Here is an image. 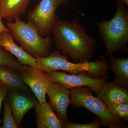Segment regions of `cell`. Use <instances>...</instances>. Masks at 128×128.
<instances>
[{
  "label": "cell",
  "mask_w": 128,
  "mask_h": 128,
  "mask_svg": "<svg viewBox=\"0 0 128 128\" xmlns=\"http://www.w3.org/2000/svg\"><path fill=\"white\" fill-rule=\"evenodd\" d=\"M52 32L56 48L74 62H89L94 56L96 41L76 18L72 21L58 18Z\"/></svg>",
  "instance_id": "6da1fadb"
},
{
  "label": "cell",
  "mask_w": 128,
  "mask_h": 128,
  "mask_svg": "<svg viewBox=\"0 0 128 128\" xmlns=\"http://www.w3.org/2000/svg\"><path fill=\"white\" fill-rule=\"evenodd\" d=\"M96 25L98 33L107 48L106 54L99 58H105L114 53L128 52V11L124 3L117 2L114 16L109 20L97 22Z\"/></svg>",
  "instance_id": "7a4b0ae2"
},
{
  "label": "cell",
  "mask_w": 128,
  "mask_h": 128,
  "mask_svg": "<svg viewBox=\"0 0 128 128\" xmlns=\"http://www.w3.org/2000/svg\"><path fill=\"white\" fill-rule=\"evenodd\" d=\"M69 57L61 54L59 51L51 52L47 57L36 58L37 68L47 73L58 70L67 72L70 74L76 75L86 72L94 78L107 76L108 61L103 58L92 62L73 63L68 60Z\"/></svg>",
  "instance_id": "3957f363"
},
{
  "label": "cell",
  "mask_w": 128,
  "mask_h": 128,
  "mask_svg": "<svg viewBox=\"0 0 128 128\" xmlns=\"http://www.w3.org/2000/svg\"><path fill=\"white\" fill-rule=\"evenodd\" d=\"M14 20V22H8L6 25L13 39L20 47L34 58L48 56L53 43L50 35L41 36L33 24L28 21L26 23L21 20L20 16Z\"/></svg>",
  "instance_id": "277c9868"
},
{
  "label": "cell",
  "mask_w": 128,
  "mask_h": 128,
  "mask_svg": "<svg viewBox=\"0 0 128 128\" xmlns=\"http://www.w3.org/2000/svg\"><path fill=\"white\" fill-rule=\"evenodd\" d=\"M70 92V104L74 108H86L99 119L101 125L109 128H127L123 121L114 116L108 106L87 86L72 88Z\"/></svg>",
  "instance_id": "5b68a950"
},
{
  "label": "cell",
  "mask_w": 128,
  "mask_h": 128,
  "mask_svg": "<svg viewBox=\"0 0 128 128\" xmlns=\"http://www.w3.org/2000/svg\"><path fill=\"white\" fill-rule=\"evenodd\" d=\"M70 4L69 0H41L28 12V21L36 27L41 36H47L50 35L58 18L56 13L57 8Z\"/></svg>",
  "instance_id": "8992f818"
},
{
  "label": "cell",
  "mask_w": 128,
  "mask_h": 128,
  "mask_svg": "<svg viewBox=\"0 0 128 128\" xmlns=\"http://www.w3.org/2000/svg\"><path fill=\"white\" fill-rule=\"evenodd\" d=\"M48 74L51 78L52 82H59L68 89L87 86L96 95L109 77L107 75L100 78H94L91 77L89 73L85 71L76 75L68 74L57 71Z\"/></svg>",
  "instance_id": "52a82bcc"
},
{
  "label": "cell",
  "mask_w": 128,
  "mask_h": 128,
  "mask_svg": "<svg viewBox=\"0 0 128 128\" xmlns=\"http://www.w3.org/2000/svg\"><path fill=\"white\" fill-rule=\"evenodd\" d=\"M20 75L24 82L32 89L40 104L46 102L47 90L52 82L48 73L36 67L27 66L26 70Z\"/></svg>",
  "instance_id": "ba28073f"
},
{
  "label": "cell",
  "mask_w": 128,
  "mask_h": 128,
  "mask_svg": "<svg viewBox=\"0 0 128 128\" xmlns=\"http://www.w3.org/2000/svg\"><path fill=\"white\" fill-rule=\"evenodd\" d=\"M50 104L53 110L57 112V116L64 124L69 122L67 110L70 104V90L58 82H52L47 90Z\"/></svg>",
  "instance_id": "9c48e42d"
},
{
  "label": "cell",
  "mask_w": 128,
  "mask_h": 128,
  "mask_svg": "<svg viewBox=\"0 0 128 128\" xmlns=\"http://www.w3.org/2000/svg\"><path fill=\"white\" fill-rule=\"evenodd\" d=\"M9 92L8 99L13 117L18 128H21V122L24 115L39 102L38 99L26 93L27 91Z\"/></svg>",
  "instance_id": "30bf717a"
},
{
  "label": "cell",
  "mask_w": 128,
  "mask_h": 128,
  "mask_svg": "<svg viewBox=\"0 0 128 128\" xmlns=\"http://www.w3.org/2000/svg\"><path fill=\"white\" fill-rule=\"evenodd\" d=\"M108 106L122 103H128V89L114 82H105L96 94Z\"/></svg>",
  "instance_id": "8fae6325"
},
{
  "label": "cell",
  "mask_w": 128,
  "mask_h": 128,
  "mask_svg": "<svg viewBox=\"0 0 128 128\" xmlns=\"http://www.w3.org/2000/svg\"><path fill=\"white\" fill-rule=\"evenodd\" d=\"M0 47L16 56L20 64L37 68L36 58L17 45L10 32L0 34Z\"/></svg>",
  "instance_id": "7c38bea8"
},
{
  "label": "cell",
  "mask_w": 128,
  "mask_h": 128,
  "mask_svg": "<svg viewBox=\"0 0 128 128\" xmlns=\"http://www.w3.org/2000/svg\"><path fill=\"white\" fill-rule=\"evenodd\" d=\"M34 108L38 128H64V123L54 113L50 103H38Z\"/></svg>",
  "instance_id": "4fadbf2b"
},
{
  "label": "cell",
  "mask_w": 128,
  "mask_h": 128,
  "mask_svg": "<svg viewBox=\"0 0 128 128\" xmlns=\"http://www.w3.org/2000/svg\"><path fill=\"white\" fill-rule=\"evenodd\" d=\"M0 81L9 92H27L29 90L20 73L8 66L0 65Z\"/></svg>",
  "instance_id": "5bb4252c"
},
{
  "label": "cell",
  "mask_w": 128,
  "mask_h": 128,
  "mask_svg": "<svg viewBox=\"0 0 128 128\" xmlns=\"http://www.w3.org/2000/svg\"><path fill=\"white\" fill-rule=\"evenodd\" d=\"M31 0H0V16L2 19L12 22L24 14Z\"/></svg>",
  "instance_id": "9a60e30c"
},
{
  "label": "cell",
  "mask_w": 128,
  "mask_h": 128,
  "mask_svg": "<svg viewBox=\"0 0 128 128\" xmlns=\"http://www.w3.org/2000/svg\"><path fill=\"white\" fill-rule=\"evenodd\" d=\"M108 70L115 75L114 82L123 87L128 88V58H117L109 56Z\"/></svg>",
  "instance_id": "2e32d148"
},
{
  "label": "cell",
  "mask_w": 128,
  "mask_h": 128,
  "mask_svg": "<svg viewBox=\"0 0 128 128\" xmlns=\"http://www.w3.org/2000/svg\"><path fill=\"white\" fill-rule=\"evenodd\" d=\"M0 65L12 68L18 73L24 72L27 66L20 64L14 58L11 54L0 47Z\"/></svg>",
  "instance_id": "e0dca14e"
},
{
  "label": "cell",
  "mask_w": 128,
  "mask_h": 128,
  "mask_svg": "<svg viewBox=\"0 0 128 128\" xmlns=\"http://www.w3.org/2000/svg\"><path fill=\"white\" fill-rule=\"evenodd\" d=\"M3 102L4 105L3 124L2 128H18L12 115L11 107L8 99L6 98Z\"/></svg>",
  "instance_id": "ac0fdd59"
},
{
  "label": "cell",
  "mask_w": 128,
  "mask_h": 128,
  "mask_svg": "<svg viewBox=\"0 0 128 128\" xmlns=\"http://www.w3.org/2000/svg\"><path fill=\"white\" fill-rule=\"evenodd\" d=\"M114 116L123 122L128 121V103H122L108 106Z\"/></svg>",
  "instance_id": "d6986e66"
},
{
  "label": "cell",
  "mask_w": 128,
  "mask_h": 128,
  "mask_svg": "<svg viewBox=\"0 0 128 128\" xmlns=\"http://www.w3.org/2000/svg\"><path fill=\"white\" fill-rule=\"evenodd\" d=\"M101 125L99 119L96 118L92 122L87 124H77L69 121L64 124L63 127L65 128H99Z\"/></svg>",
  "instance_id": "ffe728a7"
},
{
  "label": "cell",
  "mask_w": 128,
  "mask_h": 128,
  "mask_svg": "<svg viewBox=\"0 0 128 128\" xmlns=\"http://www.w3.org/2000/svg\"><path fill=\"white\" fill-rule=\"evenodd\" d=\"M8 92H9V90L6 87L2 85L1 86H0V114L2 104L7 96ZM1 122L2 120L0 118V125Z\"/></svg>",
  "instance_id": "44dd1931"
},
{
  "label": "cell",
  "mask_w": 128,
  "mask_h": 128,
  "mask_svg": "<svg viewBox=\"0 0 128 128\" xmlns=\"http://www.w3.org/2000/svg\"><path fill=\"white\" fill-rule=\"evenodd\" d=\"M5 32H9V30L2 22V18L0 16V34Z\"/></svg>",
  "instance_id": "7402d4cb"
},
{
  "label": "cell",
  "mask_w": 128,
  "mask_h": 128,
  "mask_svg": "<svg viewBox=\"0 0 128 128\" xmlns=\"http://www.w3.org/2000/svg\"><path fill=\"white\" fill-rule=\"evenodd\" d=\"M117 2H119L124 3L125 4L128 6V0H116Z\"/></svg>",
  "instance_id": "603a6c76"
},
{
  "label": "cell",
  "mask_w": 128,
  "mask_h": 128,
  "mask_svg": "<svg viewBox=\"0 0 128 128\" xmlns=\"http://www.w3.org/2000/svg\"><path fill=\"white\" fill-rule=\"evenodd\" d=\"M2 84L1 82L0 81V86H1Z\"/></svg>",
  "instance_id": "cb8c5ba5"
}]
</instances>
